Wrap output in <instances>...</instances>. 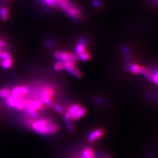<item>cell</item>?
<instances>
[{"label": "cell", "instance_id": "1", "mask_svg": "<svg viewBox=\"0 0 158 158\" xmlns=\"http://www.w3.org/2000/svg\"><path fill=\"white\" fill-rule=\"evenodd\" d=\"M51 122L52 121L48 120H41L30 122L29 125L32 130H33L36 132L44 135L47 134L46 126L47 124Z\"/></svg>", "mask_w": 158, "mask_h": 158}, {"label": "cell", "instance_id": "2", "mask_svg": "<svg viewBox=\"0 0 158 158\" xmlns=\"http://www.w3.org/2000/svg\"><path fill=\"white\" fill-rule=\"evenodd\" d=\"M63 68L73 75L74 77L79 78L82 76V73L76 67V63L72 60H68L63 62Z\"/></svg>", "mask_w": 158, "mask_h": 158}, {"label": "cell", "instance_id": "3", "mask_svg": "<svg viewBox=\"0 0 158 158\" xmlns=\"http://www.w3.org/2000/svg\"><path fill=\"white\" fill-rule=\"evenodd\" d=\"M65 12L68 15L69 17L74 20L79 19L82 15L80 10L77 8V7L73 5L71 1H70L69 5Z\"/></svg>", "mask_w": 158, "mask_h": 158}, {"label": "cell", "instance_id": "4", "mask_svg": "<svg viewBox=\"0 0 158 158\" xmlns=\"http://www.w3.org/2000/svg\"><path fill=\"white\" fill-rule=\"evenodd\" d=\"M104 134V131L102 129H96L92 131L88 135L87 139L90 143H93V142L99 140Z\"/></svg>", "mask_w": 158, "mask_h": 158}, {"label": "cell", "instance_id": "5", "mask_svg": "<svg viewBox=\"0 0 158 158\" xmlns=\"http://www.w3.org/2000/svg\"><path fill=\"white\" fill-rule=\"evenodd\" d=\"M54 56L56 59L59 61L65 62L68 60H71L72 54L68 52H60L56 51L54 53Z\"/></svg>", "mask_w": 158, "mask_h": 158}, {"label": "cell", "instance_id": "6", "mask_svg": "<svg viewBox=\"0 0 158 158\" xmlns=\"http://www.w3.org/2000/svg\"><path fill=\"white\" fill-rule=\"evenodd\" d=\"M53 91L52 89L50 88H45L42 92V94H41L42 101L46 105H49L51 102V99L53 96Z\"/></svg>", "mask_w": 158, "mask_h": 158}, {"label": "cell", "instance_id": "7", "mask_svg": "<svg viewBox=\"0 0 158 158\" xmlns=\"http://www.w3.org/2000/svg\"><path fill=\"white\" fill-rule=\"evenodd\" d=\"M86 45H87V41L85 39H81L80 41H79L78 43L77 44L75 47L76 52L78 55L86 51Z\"/></svg>", "mask_w": 158, "mask_h": 158}, {"label": "cell", "instance_id": "8", "mask_svg": "<svg viewBox=\"0 0 158 158\" xmlns=\"http://www.w3.org/2000/svg\"><path fill=\"white\" fill-rule=\"evenodd\" d=\"M20 99H21L17 98L12 96V95H10L7 99H5V103L8 107L11 108H15Z\"/></svg>", "mask_w": 158, "mask_h": 158}, {"label": "cell", "instance_id": "9", "mask_svg": "<svg viewBox=\"0 0 158 158\" xmlns=\"http://www.w3.org/2000/svg\"><path fill=\"white\" fill-rule=\"evenodd\" d=\"M11 95L19 99H22L25 96V95L23 93L21 86H17L14 87L11 91Z\"/></svg>", "mask_w": 158, "mask_h": 158}, {"label": "cell", "instance_id": "10", "mask_svg": "<svg viewBox=\"0 0 158 158\" xmlns=\"http://www.w3.org/2000/svg\"><path fill=\"white\" fill-rule=\"evenodd\" d=\"M86 111L85 108L80 107L76 111V112L74 114V115L71 117L70 119L72 121H76L83 117L86 114Z\"/></svg>", "mask_w": 158, "mask_h": 158}, {"label": "cell", "instance_id": "11", "mask_svg": "<svg viewBox=\"0 0 158 158\" xmlns=\"http://www.w3.org/2000/svg\"><path fill=\"white\" fill-rule=\"evenodd\" d=\"M42 105H43L42 101L38 99L30 101V103L28 104L29 107L32 110L35 111L39 110L42 107Z\"/></svg>", "mask_w": 158, "mask_h": 158}, {"label": "cell", "instance_id": "12", "mask_svg": "<svg viewBox=\"0 0 158 158\" xmlns=\"http://www.w3.org/2000/svg\"><path fill=\"white\" fill-rule=\"evenodd\" d=\"M94 151L91 148H86L82 152V158H94Z\"/></svg>", "mask_w": 158, "mask_h": 158}, {"label": "cell", "instance_id": "13", "mask_svg": "<svg viewBox=\"0 0 158 158\" xmlns=\"http://www.w3.org/2000/svg\"><path fill=\"white\" fill-rule=\"evenodd\" d=\"M80 107V105H78L77 104H73V105H70L68 108V111H67V113H66V114L71 118V117L76 112V111Z\"/></svg>", "mask_w": 158, "mask_h": 158}, {"label": "cell", "instance_id": "14", "mask_svg": "<svg viewBox=\"0 0 158 158\" xmlns=\"http://www.w3.org/2000/svg\"><path fill=\"white\" fill-rule=\"evenodd\" d=\"M46 128H47V133L49 134H54L56 132L59 130L58 126L56 124H53L52 122L47 124Z\"/></svg>", "mask_w": 158, "mask_h": 158}, {"label": "cell", "instance_id": "15", "mask_svg": "<svg viewBox=\"0 0 158 158\" xmlns=\"http://www.w3.org/2000/svg\"><path fill=\"white\" fill-rule=\"evenodd\" d=\"M139 73L142 75H143L147 79V80H151L152 76V73L151 72L146 68H145V67H140V69Z\"/></svg>", "mask_w": 158, "mask_h": 158}, {"label": "cell", "instance_id": "16", "mask_svg": "<svg viewBox=\"0 0 158 158\" xmlns=\"http://www.w3.org/2000/svg\"><path fill=\"white\" fill-rule=\"evenodd\" d=\"M8 11L6 7H0V17L3 21H6L8 19Z\"/></svg>", "mask_w": 158, "mask_h": 158}, {"label": "cell", "instance_id": "17", "mask_svg": "<svg viewBox=\"0 0 158 158\" xmlns=\"http://www.w3.org/2000/svg\"><path fill=\"white\" fill-rule=\"evenodd\" d=\"M63 119H64V121L65 122V124L66 125L68 131L70 132H73L74 131V129H73V126L71 123L70 118L69 117H68L66 114H65L64 115V117H63Z\"/></svg>", "mask_w": 158, "mask_h": 158}, {"label": "cell", "instance_id": "18", "mask_svg": "<svg viewBox=\"0 0 158 158\" xmlns=\"http://www.w3.org/2000/svg\"><path fill=\"white\" fill-rule=\"evenodd\" d=\"M41 1L44 4L49 7H57L59 6V3L56 0H41Z\"/></svg>", "mask_w": 158, "mask_h": 158}, {"label": "cell", "instance_id": "19", "mask_svg": "<svg viewBox=\"0 0 158 158\" xmlns=\"http://www.w3.org/2000/svg\"><path fill=\"white\" fill-rule=\"evenodd\" d=\"M12 65V58H9L6 60H3L1 62V66L5 69H9Z\"/></svg>", "mask_w": 158, "mask_h": 158}, {"label": "cell", "instance_id": "20", "mask_svg": "<svg viewBox=\"0 0 158 158\" xmlns=\"http://www.w3.org/2000/svg\"><path fill=\"white\" fill-rule=\"evenodd\" d=\"M11 95V91L8 89V88H2L0 90V97L3 99H7Z\"/></svg>", "mask_w": 158, "mask_h": 158}, {"label": "cell", "instance_id": "21", "mask_svg": "<svg viewBox=\"0 0 158 158\" xmlns=\"http://www.w3.org/2000/svg\"><path fill=\"white\" fill-rule=\"evenodd\" d=\"M140 69V67L136 64H131L128 66V70L132 74H138L139 73Z\"/></svg>", "mask_w": 158, "mask_h": 158}, {"label": "cell", "instance_id": "22", "mask_svg": "<svg viewBox=\"0 0 158 158\" xmlns=\"http://www.w3.org/2000/svg\"><path fill=\"white\" fill-rule=\"evenodd\" d=\"M78 58L80 59V60H82V61H88L91 59V55L89 53H88L87 52L85 51L83 53L78 55Z\"/></svg>", "mask_w": 158, "mask_h": 158}, {"label": "cell", "instance_id": "23", "mask_svg": "<svg viewBox=\"0 0 158 158\" xmlns=\"http://www.w3.org/2000/svg\"><path fill=\"white\" fill-rule=\"evenodd\" d=\"M69 3L70 1H68V0H61L59 3V6L63 11H65L68 9L69 5Z\"/></svg>", "mask_w": 158, "mask_h": 158}, {"label": "cell", "instance_id": "24", "mask_svg": "<svg viewBox=\"0 0 158 158\" xmlns=\"http://www.w3.org/2000/svg\"><path fill=\"white\" fill-rule=\"evenodd\" d=\"M151 80L153 82V83L158 85V68L153 71Z\"/></svg>", "mask_w": 158, "mask_h": 158}, {"label": "cell", "instance_id": "25", "mask_svg": "<svg viewBox=\"0 0 158 158\" xmlns=\"http://www.w3.org/2000/svg\"><path fill=\"white\" fill-rule=\"evenodd\" d=\"M63 69V63L58 61L54 65V69L56 71H60Z\"/></svg>", "mask_w": 158, "mask_h": 158}, {"label": "cell", "instance_id": "26", "mask_svg": "<svg viewBox=\"0 0 158 158\" xmlns=\"http://www.w3.org/2000/svg\"><path fill=\"white\" fill-rule=\"evenodd\" d=\"M11 58L10 55L7 52H1V53H0V59H1L2 60H6L8 59Z\"/></svg>", "mask_w": 158, "mask_h": 158}, {"label": "cell", "instance_id": "27", "mask_svg": "<svg viewBox=\"0 0 158 158\" xmlns=\"http://www.w3.org/2000/svg\"><path fill=\"white\" fill-rule=\"evenodd\" d=\"M53 108H55V111L56 112H57L60 114H62V113H64V109H63V108L60 105H55V107H53Z\"/></svg>", "mask_w": 158, "mask_h": 158}, {"label": "cell", "instance_id": "28", "mask_svg": "<svg viewBox=\"0 0 158 158\" xmlns=\"http://www.w3.org/2000/svg\"><path fill=\"white\" fill-rule=\"evenodd\" d=\"M46 46L47 47H52L53 46V42L51 40H47L46 41Z\"/></svg>", "mask_w": 158, "mask_h": 158}, {"label": "cell", "instance_id": "29", "mask_svg": "<svg viewBox=\"0 0 158 158\" xmlns=\"http://www.w3.org/2000/svg\"><path fill=\"white\" fill-rule=\"evenodd\" d=\"M6 46H7V44L5 43V42H4L1 38H0V47L3 49L4 47H6Z\"/></svg>", "mask_w": 158, "mask_h": 158}, {"label": "cell", "instance_id": "30", "mask_svg": "<svg viewBox=\"0 0 158 158\" xmlns=\"http://www.w3.org/2000/svg\"><path fill=\"white\" fill-rule=\"evenodd\" d=\"M94 5H95L96 6H98V5H99V3L97 1H95L94 3Z\"/></svg>", "mask_w": 158, "mask_h": 158}, {"label": "cell", "instance_id": "31", "mask_svg": "<svg viewBox=\"0 0 158 158\" xmlns=\"http://www.w3.org/2000/svg\"><path fill=\"white\" fill-rule=\"evenodd\" d=\"M155 1L157 3H158V0H155Z\"/></svg>", "mask_w": 158, "mask_h": 158}, {"label": "cell", "instance_id": "32", "mask_svg": "<svg viewBox=\"0 0 158 158\" xmlns=\"http://www.w3.org/2000/svg\"><path fill=\"white\" fill-rule=\"evenodd\" d=\"M157 100H158V96H157Z\"/></svg>", "mask_w": 158, "mask_h": 158}]
</instances>
